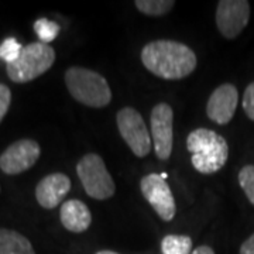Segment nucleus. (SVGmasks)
Returning <instances> with one entry per match:
<instances>
[{
  "instance_id": "1",
  "label": "nucleus",
  "mask_w": 254,
  "mask_h": 254,
  "mask_svg": "<svg viewBox=\"0 0 254 254\" xmlns=\"http://www.w3.org/2000/svg\"><path fill=\"white\" fill-rule=\"evenodd\" d=\"M141 63L155 76L177 81L196 68V55L190 47L171 40L151 41L141 51Z\"/></svg>"
},
{
  "instance_id": "2",
  "label": "nucleus",
  "mask_w": 254,
  "mask_h": 254,
  "mask_svg": "<svg viewBox=\"0 0 254 254\" xmlns=\"http://www.w3.org/2000/svg\"><path fill=\"white\" fill-rule=\"evenodd\" d=\"M190 163L200 174L210 175L222 170L229 158V145L223 137L209 128H196L187 138Z\"/></svg>"
},
{
  "instance_id": "3",
  "label": "nucleus",
  "mask_w": 254,
  "mask_h": 254,
  "mask_svg": "<svg viewBox=\"0 0 254 254\" xmlns=\"http://www.w3.org/2000/svg\"><path fill=\"white\" fill-rule=\"evenodd\" d=\"M65 85L73 99L89 108H105L112 100L108 81L88 68L71 66L66 69Z\"/></svg>"
},
{
  "instance_id": "4",
  "label": "nucleus",
  "mask_w": 254,
  "mask_h": 254,
  "mask_svg": "<svg viewBox=\"0 0 254 254\" xmlns=\"http://www.w3.org/2000/svg\"><path fill=\"white\" fill-rule=\"evenodd\" d=\"M55 61L54 48L44 43H31L23 47L21 54L14 63L6 64L10 81L14 83H27L46 73Z\"/></svg>"
},
{
  "instance_id": "5",
  "label": "nucleus",
  "mask_w": 254,
  "mask_h": 254,
  "mask_svg": "<svg viewBox=\"0 0 254 254\" xmlns=\"http://www.w3.org/2000/svg\"><path fill=\"white\" fill-rule=\"evenodd\" d=\"M76 173L85 192L93 199L105 200L115 195V182L100 155L93 153L83 155L76 164Z\"/></svg>"
},
{
  "instance_id": "6",
  "label": "nucleus",
  "mask_w": 254,
  "mask_h": 254,
  "mask_svg": "<svg viewBox=\"0 0 254 254\" xmlns=\"http://www.w3.org/2000/svg\"><path fill=\"white\" fill-rule=\"evenodd\" d=\"M118 127L123 140L130 147L133 154L143 158L151 151V137L148 134V130L145 126L143 116L133 108H123L119 110Z\"/></svg>"
},
{
  "instance_id": "7",
  "label": "nucleus",
  "mask_w": 254,
  "mask_h": 254,
  "mask_svg": "<svg viewBox=\"0 0 254 254\" xmlns=\"http://www.w3.org/2000/svg\"><path fill=\"white\" fill-rule=\"evenodd\" d=\"M140 188L145 200L153 206L160 218L165 222L173 220L177 212L175 199L170 185L160 174H148L143 177Z\"/></svg>"
},
{
  "instance_id": "8",
  "label": "nucleus",
  "mask_w": 254,
  "mask_h": 254,
  "mask_svg": "<svg viewBox=\"0 0 254 254\" xmlns=\"http://www.w3.org/2000/svg\"><path fill=\"white\" fill-rule=\"evenodd\" d=\"M41 150L34 140L23 138L10 144L0 155V170L7 175H17L34 167Z\"/></svg>"
},
{
  "instance_id": "9",
  "label": "nucleus",
  "mask_w": 254,
  "mask_h": 254,
  "mask_svg": "<svg viewBox=\"0 0 254 254\" xmlns=\"http://www.w3.org/2000/svg\"><path fill=\"white\" fill-rule=\"evenodd\" d=\"M250 20V3L246 0H220L216 9V26L220 34L233 40Z\"/></svg>"
},
{
  "instance_id": "10",
  "label": "nucleus",
  "mask_w": 254,
  "mask_h": 254,
  "mask_svg": "<svg viewBox=\"0 0 254 254\" xmlns=\"http://www.w3.org/2000/svg\"><path fill=\"white\" fill-rule=\"evenodd\" d=\"M174 112L168 103H158L151 112V140L158 160H168L173 151Z\"/></svg>"
},
{
  "instance_id": "11",
  "label": "nucleus",
  "mask_w": 254,
  "mask_h": 254,
  "mask_svg": "<svg viewBox=\"0 0 254 254\" xmlns=\"http://www.w3.org/2000/svg\"><path fill=\"white\" fill-rule=\"evenodd\" d=\"M237 100H239V92L236 86L230 83L220 85L213 91L208 100L206 105L208 118L218 125H227L235 116Z\"/></svg>"
},
{
  "instance_id": "12",
  "label": "nucleus",
  "mask_w": 254,
  "mask_h": 254,
  "mask_svg": "<svg viewBox=\"0 0 254 254\" xmlns=\"http://www.w3.org/2000/svg\"><path fill=\"white\" fill-rule=\"evenodd\" d=\"M71 190V180L61 173L50 174L38 182L36 199L44 209L57 208Z\"/></svg>"
},
{
  "instance_id": "13",
  "label": "nucleus",
  "mask_w": 254,
  "mask_h": 254,
  "mask_svg": "<svg viewBox=\"0 0 254 254\" xmlns=\"http://www.w3.org/2000/svg\"><path fill=\"white\" fill-rule=\"evenodd\" d=\"M60 216L64 227L72 233H82L91 226V212L82 200L71 199L64 202Z\"/></svg>"
},
{
  "instance_id": "14",
  "label": "nucleus",
  "mask_w": 254,
  "mask_h": 254,
  "mask_svg": "<svg viewBox=\"0 0 254 254\" xmlns=\"http://www.w3.org/2000/svg\"><path fill=\"white\" fill-rule=\"evenodd\" d=\"M0 254H36L27 237L16 230L0 227Z\"/></svg>"
},
{
  "instance_id": "15",
  "label": "nucleus",
  "mask_w": 254,
  "mask_h": 254,
  "mask_svg": "<svg viewBox=\"0 0 254 254\" xmlns=\"http://www.w3.org/2000/svg\"><path fill=\"white\" fill-rule=\"evenodd\" d=\"M163 254H192V239L185 235H168L161 242Z\"/></svg>"
},
{
  "instance_id": "16",
  "label": "nucleus",
  "mask_w": 254,
  "mask_h": 254,
  "mask_svg": "<svg viewBox=\"0 0 254 254\" xmlns=\"http://www.w3.org/2000/svg\"><path fill=\"white\" fill-rule=\"evenodd\" d=\"M134 4L137 10H140L147 16L158 17L173 9L175 6V1L173 0H137Z\"/></svg>"
},
{
  "instance_id": "17",
  "label": "nucleus",
  "mask_w": 254,
  "mask_h": 254,
  "mask_svg": "<svg viewBox=\"0 0 254 254\" xmlns=\"http://www.w3.org/2000/svg\"><path fill=\"white\" fill-rule=\"evenodd\" d=\"M34 31H36L37 37L40 40V43L48 44L51 41H54L55 38L60 34V26L51 21L48 18H38L34 23Z\"/></svg>"
},
{
  "instance_id": "18",
  "label": "nucleus",
  "mask_w": 254,
  "mask_h": 254,
  "mask_svg": "<svg viewBox=\"0 0 254 254\" xmlns=\"http://www.w3.org/2000/svg\"><path fill=\"white\" fill-rule=\"evenodd\" d=\"M23 46L18 43L16 38H6L1 44H0V60L4 61L6 64L14 63L21 54Z\"/></svg>"
},
{
  "instance_id": "19",
  "label": "nucleus",
  "mask_w": 254,
  "mask_h": 254,
  "mask_svg": "<svg viewBox=\"0 0 254 254\" xmlns=\"http://www.w3.org/2000/svg\"><path fill=\"white\" fill-rule=\"evenodd\" d=\"M239 184L245 190L247 199L254 205V165H246L239 173Z\"/></svg>"
},
{
  "instance_id": "20",
  "label": "nucleus",
  "mask_w": 254,
  "mask_h": 254,
  "mask_svg": "<svg viewBox=\"0 0 254 254\" xmlns=\"http://www.w3.org/2000/svg\"><path fill=\"white\" fill-rule=\"evenodd\" d=\"M243 109L247 118L254 122V82H252L246 88L245 95H243Z\"/></svg>"
},
{
  "instance_id": "21",
  "label": "nucleus",
  "mask_w": 254,
  "mask_h": 254,
  "mask_svg": "<svg viewBox=\"0 0 254 254\" xmlns=\"http://www.w3.org/2000/svg\"><path fill=\"white\" fill-rule=\"evenodd\" d=\"M10 102H11V92L6 85L0 83V122L6 116L10 108Z\"/></svg>"
},
{
  "instance_id": "22",
  "label": "nucleus",
  "mask_w": 254,
  "mask_h": 254,
  "mask_svg": "<svg viewBox=\"0 0 254 254\" xmlns=\"http://www.w3.org/2000/svg\"><path fill=\"white\" fill-rule=\"evenodd\" d=\"M240 254H254V235L249 237L240 247Z\"/></svg>"
},
{
  "instance_id": "23",
  "label": "nucleus",
  "mask_w": 254,
  "mask_h": 254,
  "mask_svg": "<svg viewBox=\"0 0 254 254\" xmlns=\"http://www.w3.org/2000/svg\"><path fill=\"white\" fill-rule=\"evenodd\" d=\"M192 254H215L213 252V249L212 247H209V246H199V247H196Z\"/></svg>"
},
{
  "instance_id": "24",
  "label": "nucleus",
  "mask_w": 254,
  "mask_h": 254,
  "mask_svg": "<svg viewBox=\"0 0 254 254\" xmlns=\"http://www.w3.org/2000/svg\"><path fill=\"white\" fill-rule=\"evenodd\" d=\"M96 254H120V253H116V252H112V250H100Z\"/></svg>"
}]
</instances>
